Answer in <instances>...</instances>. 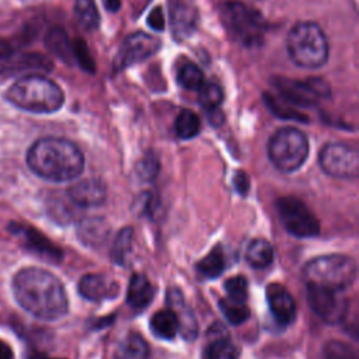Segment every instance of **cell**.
<instances>
[{"mask_svg":"<svg viewBox=\"0 0 359 359\" xmlns=\"http://www.w3.org/2000/svg\"><path fill=\"white\" fill-rule=\"evenodd\" d=\"M220 17L234 42L244 48L262 45L268 24L257 8L238 0H229L222 4Z\"/></svg>","mask_w":359,"mask_h":359,"instance_id":"4","label":"cell"},{"mask_svg":"<svg viewBox=\"0 0 359 359\" xmlns=\"http://www.w3.org/2000/svg\"><path fill=\"white\" fill-rule=\"evenodd\" d=\"M72 52H73V59L77 60V63L86 69L87 72H94V62L91 59V55H90V50L86 45V42L83 39H76L73 43H72Z\"/></svg>","mask_w":359,"mask_h":359,"instance_id":"36","label":"cell"},{"mask_svg":"<svg viewBox=\"0 0 359 359\" xmlns=\"http://www.w3.org/2000/svg\"><path fill=\"white\" fill-rule=\"evenodd\" d=\"M74 13L84 29H95L100 24V14L94 0H76Z\"/></svg>","mask_w":359,"mask_h":359,"instance_id":"27","label":"cell"},{"mask_svg":"<svg viewBox=\"0 0 359 359\" xmlns=\"http://www.w3.org/2000/svg\"><path fill=\"white\" fill-rule=\"evenodd\" d=\"M125 349L135 359H144L149 355V345L146 339L137 332H130L126 337Z\"/></svg>","mask_w":359,"mask_h":359,"instance_id":"35","label":"cell"},{"mask_svg":"<svg viewBox=\"0 0 359 359\" xmlns=\"http://www.w3.org/2000/svg\"><path fill=\"white\" fill-rule=\"evenodd\" d=\"M11 287L17 303L39 320L55 321L69 310L63 283L46 269L36 266L20 269L13 278Z\"/></svg>","mask_w":359,"mask_h":359,"instance_id":"1","label":"cell"},{"mask_svg":"<svg viewBox=\"0 0 359 359\" xmlns=\"http://www.w3.org/2000/svg\"><path fill=\"white\" fill-rule=\"evenodd\" d=\"M168 20L175 41H185L198 28L199 8L196 0H167Z\"/></svg>","mask_w":359,"mask_h":359,"instance_id":"12","label":"cell"},{"mask_svg":"<svg viewBox=\"0 0 359 359\" xmlns=\"http://www.w3.org/2000/svg\"><path fill=\"white\" fill-rule=\"evenodd\" d=\"M27 164L43 180L65 182L81 174L84 157L80 149L67 139L42 137L29 147Z\"/></svg>","mask_w":359,"mask_h":359,"instance_id":"2","label":"cell"},{"mask_svg":"<svg viewBox=\"0 0 359 359\" xmlns=\"http://www.w3.org/2000/svg\"><path fill=\"white\" fill-rule=\"evenodd\" d=\"M0 359H14V353L8 342L0 339Z\"/></svg>","mask_w":359,"mask_h":359,"instance_id":"39","label":"cell"},{"mask_svg":"<svg viewBox=\"0 0 359 359\" xmlns=\"http://www.w3.org/2000/svg\"><path fill=\"white\" fill-rule=\"evenodd\" d=\"M46 48L65 62H70L73 57L72 43L69 42L67 34L62 28H52L45 36Z\"/></svg>","mask_w":359,"mask_h":359,"instance_id":"24","label":"cell"},{"mask_svg":"<svg viewBox=\"0 0 359 359\" xmlns=\"http://www.w3.org/2000/svg\"><path fill=\"white\" fill-rule=\"evenodd\" d=\"M339 292L307 286V302L310 309L327 324L341 323L348 311V304Z\"/></svg>","mask_w":359,"mask_h":359,"instance_id":"11","label":"cell"},{"mask_svg":"<svg viewBox=\"0 0 359 359\" xmlns=\"http://www.w3.org/2000/svg\"><path fill=\"white\" fill-rule=\"evenodd\" d=\"M175 133L181 139H192L195 137L199 130H201V121L199 116L189 111V109H182L174 123Z\"/></svg>","mask_w":359,"mask_h":359,"instance_id":"25","label":"cell"},{"mask_svg":"<svg viewBox=\"0 0 359 359\" xmlns=\"http://www.w3.org/2000/svg\"><path fill=\"white\" fill-rule=\"evenodd\" d=\"M156 293L154 286L146 278V275L135 273L132 275L128 290H126V302L133 310H142L150 304Z\"/></svg>","mask_w":359,"mask_h":359,"instance_id":"19","label":"cell"},{"mask_svg":"<svg viewBox=\"0 0 359 359\" xmlns=\"http://www.w3.org/2000/svg\"><path fill=\"white\" fill-rule=\"evenodd\" d=\"M320 167L331 177L355 178L359 172V156L355 147L345 143H328L320 151Z\"/></svg>","mask_w":359,"mask_h":359,"instance_id":"9","label":"cell"},{"mask_svg":"<svg viewBox=\"0 0 359 359\" xmlns=\"http://www.w3.org/2000/svg\"><path fill=\"white\" fill-rule=\"evenodd\" d=\"M286 48L293 63L306 69H318L328 60V41L316 22H297L287 34Z\"/></svg>","mask_w":359,"mask_h":359,"instance_id":"6","label":"cell"},{"mask_svg":"<svg viewBox=\"0 0 359 359\" xmlns=\"http://www.w3.org/2000/svg\"><path fill=\"white\" fill-rule=\"evenodd\" d=\"M102 3H104V7L112 13L121 8V0H102Z\"/></svg>","mask_w":359,"mask_h":359,"instance_id":"40","label":"cell"},{"mask_svg":"<svg viewBox=\"0 0 359 359\" xmlns=\"http://www.w3.org/2000/svg\"><path fill=\"white\" fill-rule=\"evenodd\" d=\"M234 188L240 195H245L250 189V178L244 171H237L234 175Z\"/></svg>","mask_w":359,"mask_h":359,"instance_id":"38","label":"cell"},{"mask_svg":"<svg viewBox=\"0 0 359 359\" xmlns=\"http://www.w3.org/2000/svg\"><path fill=\"white\" fill-rule=\"evenodd\" d=\"M147 24L154 29V31H163L165 27V18L163 14L161 7H154L149 17H147Z\"/></svg>","mask_w":359,"mask_h":359,"instance_id":"37","label":"cell"},{"mask_svg":"<svg viewBox=\"0 0 359 359\" xmlns=\"http://www.w3.org/2000/svg\"><path fill=\"white\" fill-rule=\"evenodd\" d=\"M69 199L80 208H94L107 198V188L101 180L87 178L76 182L67 189Z\"/></svg>","mask_w":359,"mask_h":359,"instance_id":"15","label":"cell"},{"mask_svg":"<svg viewBox=\"0 0 359 359\" xmlns=\"http://www.w3.org/2000/svg\"><path fill=\"white\" fill-rule=\"evenodd\" d=\"M132 241H133L132 227H125L119 230V233L114 240V245L111 248V259L116 265H125L126 258L132 250Z\"/></svg>","mask_w":359,"mask_h":359,"instance_id":"26","label":"cell"},{"mask_svg":"<svg viewBox=\"0 0 359 359\" xmlns=\"http://www.w3.org/2000/svg\"><path fill=\"white\" fill-rule=\"evenodd\" d=\"M52 70V60L46 56L28 52V53H15L13 52L6 59L0 60V73L6 76H15L21 73L41 74Z\"/></svg>","mask_w":359,"mask_h":359,"instance_id":"13","label":"cell"},{"mask_svg":"<svg viewBox=\"0 0 359 359\" xmlns=\"http://www.w3.org/2000/svg\"><path fill=\"white\" fill-rule=\"evenodd\" d=\"M32 359H49V358H45V356H41V355H36V356H34Z\"/></svg>","mask_w":359,"mask_h":359,"instance_id":"41","label":"cell"},{"mask_svg":"<svg viewBox=\"0 0 359 359\" xmlns=\"http://www.w3.org/2000/svg\"><path fill=\"white\" fill-rule=\"evenodd\" d=\"M309 156L307 136L292 126L278 129L268 142V157L282 172L299 170Z\"/></svg>","mask_w":359,"mask_h":359,"instance_id":"7","label":"cell"},{"mask_svg":"<svg viewBox=\"0 0 359 359\" xmlns=\"http://www.w3.org/2000/svg\"><path fill=\"white\" fill-rule=\"evenodd\" d=\"M4 97L14 107L34 114L56 112L65 102L62 88L42 74L18 79L8 87Z\"/></svg>","mask_w":359,"mask_h":359,"instance_id":"3","label":"cell"},{"mask_svg":"<svg viewBox=\"0 0 359 359\" xmlns=\"http://www.w3.org/2000/svg\"><path fill=\"white\" fill-rule=\"evenodd\" d=\"M198 272L205 278H217L224 269V257L217 248L212 250L205 258H202L196 265Z\"/></svg>","mask_w":359,"mask_h":359,"instance_id":"30","label":"cell"},{"mask_svg":"<svg viewBox=\"0 0 359 359\" xmlns=\"http://www.w3.org/2000/svg\"><path fill=\"white\" fill-rule=\"evenodd\" d=\"M77 236L87 247L101 245L109 236V226L102 217L84 219L77 227Z\"/></svg>","mask_w":359,"mask_h":359,"instance_id":"20","label":"cell"},{"mask_svg":"<svg viewBox=\"0 0 359 359\" xmlns=\"http://www.w3.org/2000/svg\"><path fill=\"white\" fill-rule=\"evenodd\" d=\"M178 84L189 91H198L203 84V72L199 69L198 65L192 62H187L182 65L177 73Z\"/></svg>","mask_w":359,"mask_h":359,"instance_id":"28","label":"cell"},{"mask_svg":"<svg viewBox=\"0 0 359 359\" xmlns=\"http://www.w3.org/2000/svg\"><path fill=\"white\" fill-rule=\"evenodd\" d=\"M275 206L282 226L290 234L300 238L318 236V220L304 202L294 196H283L276 201Z\"/></svg>","mask_w":359,"mask_h":359,"instance_id":"8","label":"cell"},{"mask_svg":"<svg viewBox=\"0 0 359 359\" xmlns=\"http://www.w3.org/2000/svg\"><path fill=\"white\" fill-rule=\"evenodd\" d=\"M160 171V163L158 157L149 151L146 153L136 165V174L142 181H153Z\"/></svg>","mask_w":359,"mask_h":359,"instance_id":"32","label":"cell"},{"mask_svg":"<svg viewBox=\"0 0 359 359\" xmlns=\"http://www.w3.org/2000/svg\"><path fill=\"white\" fill-rule=\"evenodd\" d=\"M160 49V41L149 34L136 32L126 36L119 46L116 57L114 60L115 70L126 69L132 65L140 63L149 59Z\"/></svg>","mask_w":359,"mask_h":359,"instance_id":"10","label":"cell"},{"mask_svg":"<svg viewBox=\"0 0 359 359\" xmlns=\"http://www.w3.org/2000/svg\"><path fill=\"white\" fill-rule=\"evenodd\" d=\"M219 306L227 321L233 325H240L250 317V309L245 303L234 302L226 297L219 302Z\"/></svg>","mask_w":359,"mask_h":359,"instance_id":"31","label":"cell"},{"mask_svg":"<svg viewBox=\"0 0 359 359\" xmlns=\"http://www.w3.org/2000/svg\"><path fill=\"white\" fill-rule=\"evenodd\" d=\"M227 299L245 303L247 300V280L244 276H233L224 282Z\"/></svg>","mask_w":359,"mask_h":359,"instance_id":"34","label":"cell"},{"mask_svg":"<svg viewBox=\"0 0 359 359\" xmlns=\"http://www.w3.org/2000/svg\"><path fill=\"white\" fill-rule=\"evenodd\" d=\"M199 91V104L208 112L219 109L223 101V90L216 81H203Z\"/></svg>","mask_w":359,"mask_h":359,"instance_id":"29","label":"cell"},{"mask_svg":"<svg viewBox=\"0 0 359 359\" xmlns=\"http://www.w3.org/2000/svg\"><path fill=\"white\" fill-rule=\"evenodd\" d=\"M77 290L90 302H101L114 299L119 293V285L105 275L87 273L80 279Z\"/></svg>","mask_w":359,"mask_h":359,"instance_id":"16","label":"cell"},{"mask_svg":"<svg viewBox=\"0 0 359 359\" xmlns=\"http://www.w3.org/2000/svg\"><path fill=\"white\" fill-rule=\"evenodd\" d=\"M266 300L269 310L273 316V318L282 324L287 325L293 323L296 317V303L289 290L279 285V283H271L266 286Z\"/></svg>","mask_w":359,"mask_h":359,"instance_id":"14","label":"cell"},{"mask_svg":"<svg viewBox=\"0 0 359 359\" xmlns=\"http://www.w3.org/2000/svg\"><path fill=\"white\" fill-rule=\"evenodd\" d=\"M324 359H358L355 349L342 341H330L323 348Z\"/></svg>","mask_w":359,"mask_h":359,"instance_id":"33","label":"cell"},{"mask_svg":"<svg viewBox=\"0 0 359 359\" xmlns=\"http://www.w3.org/2000/svg\"><path fill=\"white\" fill-rule=\"evenodd\" d=\"M245 258L254 268H266L273 261V248L265 238H254L247 247Z\"/></svg>","mask_w":359,"mask_h":359,"instance_id":"22","label":"cell"},{"mask_svg":"<svg viewBox=\"0 0 359 359\" xmlns=\"http://www.w3.org/2000/svg\"><path fill=\"white\" fill-rule=\"evenodd\" d=\"M356 264L351 257L341 254L320 255L310 259L303 268L307 286L323 287L334 292L348 289L356 279Z\"/></svg>","mask_w":359,"mask_h":359,"instance_id":"5","label":"cell"},{"mask_svg":"<svg viewBox=\"0 0 359 359\" xmlns=\"http://www.w3.org/2000/svg\"><path fill=\"white\" fill-rule=\"evenodd\" d=\"M167 303L170 304V309L175 313L180 324V334L187 341H194L198 334V324L194 317L192 310L187 304L181 290L172 287L167 292Z\"/></svg>","mask_w":359,"mask_h":359,"instance_id":"18","label":"cell"},{"mask_svg":"<svg viewBox=\"0 0 359 359\" xmlns=\"http://www.w3.org/2000/svg\"><path fill=\"white\" fill-rule=\"evenodd\" d=\"M236 345L230 341L226 332H220L205 348V359H237Z\"/></svg>","mask_w":359,"mask_h":359,"instance_id":"23","label":"cell"},{"mask_svg":"<svg viewBox=\"0 0 359 359\" xmlns=\"http://www.w3.org/2000/svg\"><path fill=\"white\" fill-rule=\"evenodd\" d=\"M11 231L22 240V243L25 244V247L29 251L38 254L43 259L53 261V262H59L62 259V257H63L62 251L55 244H52L45 236H42L39 231H36L35 229L14 224Z\"/></svg>","mask_w":359,"mask_h":359,"instance_id":"17","label":"cell"},{"mask_svg":"<svg viewBox=\"0 0 359 359\" xmlns=\"http://www.w3.org/2000/svg\"><path fill=\"white\" fill-rule=\"evenodd\" d=\"M150 328L153 334L161 339H174L180 324L175 313L171 309H165L153 314L150 320Z\"/></svg>","mask_w":359,"mask_h":359,"instance_id":"21","label":"cell"}]
</instances>
